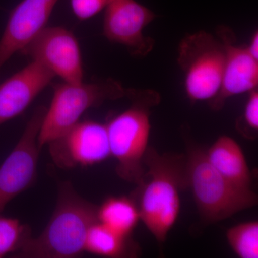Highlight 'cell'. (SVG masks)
Segmentation results:
<instances>
[{
  "label": "cell",
  "mask_w": 258,
  "mask_h": 258,
  "mask_svg": "<svg viewBox=\"0 0 258 258\" xmlns=\"http://www.w3.org/2000/svg\"><path fill=\"white\" fill-rule=\"evenodd\" d=\"M156 18L154 12L136 0H111L105 8L103 34L135 57H146L154 48V40L145 36L144 30Z\"/></svg>",
  "instance_id": "cell-10"
},
{
  "label": "cell",
  "mask_w": 258,
  "mask_h": 258,
  "mask_svg": "<svg viewBox=\"0 0 258 258\" xmlns=\"http://www.w3.org/2000/svg\"><path fill=\"white\" fill-rule=\"evenodd\" d=\"M47 144L51 158L61 169L95 165L111 156L106 124L93 120L78 122Z\"/></svg>",
  "instance_id": "cell-9"
},
{
  "label": "cell",
  "mask_w": 258,
  "mask_h": 258,
  "mask_svg": "<svg viewBox=\"0 0 258 258\" xmlns=\"http://www.w3.org/2000/svg\"><path fill=\"white\" fill-rule=\"evenodd\" d=\"M247 47V50L252 57L256 60H258V32L256 31L251 38L248 46Z\"/></svg>",
  "instance_id": "cell-21"
},
{
  "label": "cell",
  "mask_w": 258,
  "mask_h": 258,
  "mask_svg": "<svg viewBox=\"0 0 258 258\" xmlns=\"http://www.w3.org/2000/svg\"><path fill=\"white\" fill-rule=\"evenodd\" d=\"M144 164L145 174L137 186L140 220L162 244L179 217L180 191L187 187L186 156L160 154L149 147Z\"/></svg>",
  "instance_id": "cell-1"
},
{
  "label": "cell",
  "mask_w": 258,
  "mask_h": 258,
  "mask_svg": "<svg viewBox=\"0 0 258 258\" xmlns=\"http://www.w3.org/2000/svg\"><path fill=\"white\" fill-rule=\"evenodd\" d=\"M209 162L224 177L240 187L251 189L252 176L240 144L229 137L220 136L206 150Z\"/></svg>",
  "instance_id": "cell-14"
},
{
  "label": "cell",
  "mask_w": 258,
  "mask_h": 258,
  "mask_svg": "<svg viewBox=\"0 0 258 258\" xmlns=\"http://www.w3.org/2000/svg\"><path fill=\"white\" fill-rule=\"evenodd\" d=\"M248 99L244 107L242 119L237 123V128L248 139L254 137L258 131V92L257 89L249 93Z\"/></svg>",
  "instance_id": "cell-19"
},
{
  "label": "cell",
  "mask_w": 258,
  "mask_h": 258,
  "mask_svg": "<svg viewBox=\"0 0 258 258\" xmlns=\"http://www.w3.org/2000/svg\"><path fill=\"white\" fill-rule=\"evenodd\" d=\"M58 0H23L10 13L0 40V71L17 52L46 27Z\"/></svg>",
  "instance_id": "cell-12"
},
{
  "label": "cell",
  "mask_w": 258,
  "mask_h": 258,
  "mask_svg": "<svg viewBox=\"0 0 258 258\" xmlns=\"http://www.w3.org/2000/svg\"><path fill=\"white\" fill-rule=\"evenodd\" d=\"M85 251L111 258L134 257L138 255V244L125 236L97 222L88 231Z\"/></svg>",
  "instance_id": "cell-15"
},
{
  "label": "cell",
  "mask_w": 258,
  "mask_h": 258,
  "mask_svg": "<svg viewBox=\"0 0 258 258\" xmlns=\"http://www.w3.org/2000/svg\"><path fill=\"white\" fill-rule=\"evenodd\" d=\"M227 242L239 257H258V222L239 224L228 229Z\"/></svg>",
  "instance_id": "cell-17"
},
{
  "label": "cell",
  "mask_w": 258,
  "mask_h": 258,
  "mask_svg": "<svg viewBox=\"0 0 258 258\" xmlns=\"http://www.w3.org/2000/svg\"><path fill=\"white\" fill-rule=\"evenodd\" d=\"M225 48L218 37L205 31L186 35L180 42L178 62L184 88L191 102L212 101L221 87Z\"/></svg>",
  "instance_id": "cell-6"
},
{
  "label": "cell",
  "mask_w": 258,
  "mask_h": 258,
  "mask_svg": "<svg viewBox=\"0 0 258 258\" xmlns=\"http://www.w3.org/2000/svg\"><path fill=\"white\" fill-rule=\"evenodd\" d=\"M45 64L64 83L83 82L82 57L72 32L62 27H45L20 51Z\"/></svg>",
  "instance_id": "cell-8"
},
{
  "label": "cell",
  "mask_w": 258,
  "mask_h": 258,
  "mask_svg": "<svg viewBox=\"0 0 258 258\" xmlns=\"http://www.w3.org/2000/svg\"><path fill=\"white\" fill-rule=\"evenodd\" d=\"M111 0H71L74 15L80 20L92 18L104 10Z\"/></svg>",
  "instance_id": "cell-20"
},
{
  "label": "cell",
  "mask_w": 258,
  "mask_h": 258,
  "mask_svg": "<svg viewBox=\"0 0 258 258\" xmlns=\"http://www.w3.org/2000/svg\"><path fill=\"white\" fill-rule=\"evenodd\" d=\"M55 75L37 60L0 84V125L22 113L48 86Z\"/></svg>",
  "instance_id": "cell-13"
},
{
  "label": "cell",
  "mask_w": 258,
  "mask_h": 258,
  "mask_svg": "<svg viewBox=\"0 0 258 258\" xmlns=\"http://www.w3.org/2000/svg\"><path fill=\"white\" fill-rule=\"evenodd\" d=\"M98 207L76 192L70 181L59 186L50 221L36 238L30 237L14 254L19 258H72L85 252L90 228L98 220Z\"/></svg>",
  "instance_id": "cell-2"
},
{
  "label": "cell",
  "mask_w": 258,
  "mask_h": 258,
  "mask_svg": "<svg viewBox=\"0 0 258 258\" xmlns=\"http://www.w3.org/2000/svg\"><path fill=\"white\" fill-rule=\"evenodd\" d=\"M185 156L187 187L191 188L203 222L222 221L257 205L255 192L224 177L209 162L203 147L188 142Z\"/></svg>",
  "instance_id": "cell-4"
},
{
  "label": "cell",
  "mask_w": 258,
  "mask_h": 258,
  "mask_svg": "<svg viewBox=\"0 0 258 258\" xmlns=\"http://www.w3.org/2000/svg\"><path fill=\"white\" fill-rule=\"evenodd\" d=\"M128 98L131 106L106 125L111 154L117 161V174L138 186L145 174L144 158L149 147L150 110L159 104L161 98L152 90L134 88Z\"/></svg>",
  "instance_id": "cell-3"
},
{
  "label": "cell",
  "mask_w": 258,
  "mask_h": 258,
  "mask_svg": "<svg viewBox=\"0 0 258 258\" xmlns=\"http://www.w3.org/2000/svg\"><path fill=\"white\" fill-rule=\"evenodd\" d=\"M131 90L113 79L79 84L64 82L55 85L50 106L47 108L37 138L40 150L72 128L88 109L106 101L128 98Z\"/></svg>",
  "instance_id": "cell-5"
},
{
  "label": "cell",
  "mask_w": 258,
  "mask_h": 258,
  "mask_svg": "<svg viewBox=\"0 0 258 258\" xmlns=\"http://www.w3.org/2000/svg\"><path fill=\"white\" fill-rule=\"evenodd\" d=\"M46 111V107H37L18 144L0 166V212L36 179L40 152L37 138Z\"/></svg>",
  "instance_id": "cell-7"
},
{
  "label": "cell",
  "mask_w": 258,
  "mask_h": 258,
  "mask_svg": "<svg viewBox=\"0 0 258 258\" xmlns=\"http://www.w3.org/2000/svg\"><path fill=\"white\" fill-rule=\"evenodd\" d=\"M98 220L121 235L131 236L140 220L138 205L134 199L111 197L98 208Z\"/></svg>",
  "instance_id": "cell-16"
},
{
  "label": "cell",
  "mask_w": 258,
  "mask_h": 258,
  "mask_svg": "<svg viewBox=\"0 0 258 258\" xmlns=\"http://www.w3.org/2000/svg\"><path fill=\"white\" fill-rule=\"evenodd\" d=\"M30 237L28 225L17 219L0 216V258L18 252Z\"/></svg>",
  "instance_id": "cell-18"
},
{
  "label": "cell",
  "mask_w": 258,
  "mask_h": 258,
  "mask_svg": "<svg viewBox=\"0 0 258 258\" xmlns=\"http://www.w3.org/2000/svg\"><path fill=\"white\" fill-rule=\"evenodd\" d=\"M217 37L225 45V60L221 87L218 94L209 102L214 111H220L227 99L257 89L258 60L249 54L247 47L235 44L232 30L220 27Z\"/></svg>",
  "instance_id": "cell-11"
}]
</instances>
